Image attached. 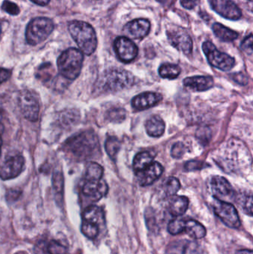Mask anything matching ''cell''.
<instances>
[{"label":"cell","mask_w":253,"mask_h":254,"mask_svg":"<svg viewBox=\"0 0 253 254\" xmlns=\"http://www.w3.org/2000/svg\"><path fill=\"white\" fill-rule=\"evenodd\" d=\"M200 0H181L183 7L189 10L195 8L199 4Z\"/></svg>","instance_id":"obj_38"},{"label":"cell","mask_w":253,"mask_h":254,"mask_svg":"<svg viewBox=\"0 0 253 254\" xmlns=\"http://www.w3.org/2000/svg\"><path fill=\"white\" fill-rule=\"evenodd\" d=\"M212 208L215 214L224 222V225L233 229L240 228L239 213L231 203L215 198L212 203Z\"/></svg>","instance_id":"obj_9"},{"label":"cell","mask_w":253,"mask_h":254,"mask_svg":"<svg viewBox=\"0 0 253 254\" xmlns=\"http://www.w3.org/2000/svg\"><path fill=\"white\" fill-rule=\"evenodd\" d=\"M168 39L173 47L183 52L184 55H190L193 52V43L191 37L184 28L176 27L168 30Z\"/></svg>","instance_id":"obj_11"},{"label":"cell","mask_w":253,"mask_h":254,"mask_svg":"<svg viewBox=\"0 0 253 254\" xmlns=\"http://www.w3.org/2000/svg\"><path fill=\"white\" fill-rule=\"evenodd\" d=\"M105 225V213L101 207L91 205L83 212L81 231L85 237L91 240L96 238Z\"/></svg>","instance_id":"obj_4"},{"label":"cell","mask_w":253,"mask_h":254,"mask_svg":"<svg viewBox=\"0 0 253 254\" xmlns=\"http://www.w3.org/2000/svg\"><path fill=\"white\" fill-rule=\"evenodd\" d=\"M214 34L220 40L224 42H232L236 40L239 34L230 28L221 25V23H215L212 25Z\"/></svg>","instance_id":"obj_25"},{"label":"cell","mask_w":253,"mask_h":254,"mask_svg":"<svg viewBox=\"0 0 253 254\" xmlns=\"http://www.w3.org/2000/svg\"><path fill=\"white\" fill-rule=\"evenodd\" d=\"M233 80L236 83H239L241 85H246L248 83V79L246 76L244 75L242 73H236L233 75Z\"/></svg>","instance_id":"obj_39"},{"label":"cell","mask_w":253,"mask_h":254,"mask_svg":"<svg viewBox=\"0 0 253 254\" xmlns=\"http://www.w3.org/2000/svg\"><path fill=\"white\" fill-rule=\"evenodd\" d=\"M241 207L246 214L253 216V196L251 194L246 195L243 199L241 200Z\"/></svg>","instance_id":"obj_34"},{"label":"cell","mask_w":253,"mask_h":254,"mask_svg":"<svg viewBox=\"0 0 253 254\" xmlns=\"http://www.w3.org/2000/svg\"><path fill=\"white\" fill-rule=\"evenodd\" d=\"M239 254H253V252L251 250L240 251Z\"/></svg>","instance_id":"obj_43"},{"label":"cell","mask_w":253,"mask_h":254,"mask_svg":"<svg viewBox=\"0 0 253 254\" xmlns=\"http://www.w3.org/2000/svg\"><path fill=\"white\" fill-rule=\"evenodd\" d=\"M212 10L226 19L238 20L242 16V10L232 0H209Z\"/></svg>","instance_id":"obj_14"},{"label":"cell","mask_w":253,"mask_h":254,"mask_svg":"<svg viewBox=\"0 0 253 254\" xmlns=\"http://www.w3.org/2000/svg\"><path fill=\"white\" fill-rule=\"evenodd\" d=\"M155 153L152 151H144L135 155L133 161V168L135 173L147 168L153 162Z\"/></svg>","instance_id":"obj_24"},{"label":"cell","mask_w":253,"mask_h":254,"mask_svg":"<svg viewBox=\"0 0 253 254\" xmlns=\"http://www.w3.org/2000/svg\"><path fill=\"white\" fill-rule=\"evenodd\" d=\"M172 254H200V248L195 242L183 241L177 242L173 246H171Z\"/></svg>","instance_id":"obj_22"},{"label":"cell","mask_w":253,"mask_h":254,"mask_svg":"<svg viewBox=\"0 0 253 254\" xmlns=\"http://www.w3.org/2000/svg\"><path fill=\"white\" fill-rule=\"evenodd\" d=\"M83 63V54L79 49L70 48L58 58V69L62 77L74 80L80 75Z\"/></svg>","instance_id":"obj_3"},{"label":"cell","mask_w":253,"mask_h":254,"mask_svg":"<svg viewBox=\"0 0 253 254\" xmlns=\"http://www.w3.org/2000/svg\"><path fill=\"white\" fill-rule=\"evenodd\" d=\"M189 198L186 196H174L171 198L168 205V210L172 216H180L187 212L189 207Z\"/></svg>","instance_id":"obj_21"},{"label":"cell","mask_w":253,"mask_h":254,"mask_svg":"<svg viewBox=\"0 0 253 254\" xmlns=\"http://www.w3.org/2000/svg\"><path fill=\"white\" fill-rule=\"evenodd\" d=\"M11 73L6 68H0V85L10 78Z\"/></svg>","instance_id":"obj_40"},{"label":"cell","mask_w":253,"mask_h":254,"mask_svg":"<svg viewBox=\"0 0 253 254\" xmlns=\"http://www.w3.org/2000/svg\"><path fill=\"white\" fill-rule=\"evenodd\" d=\"M202 49L207 58L208 62L215 68L221 71H228L234 67L236 64L234 58L227 54L220 52L211 42H204Z\"/></svg>","instance_id":"obj_8"},{"label":"cell","mask_w":253,"mask_h":254,"mask_svg":"<svg viewBox=\"0 0 253 254\" xmlns=\"http://www.w3.org/2000/svg\"><path fill=\"white\" fill-rule=\"evenodd\" d=\"M18 105L21 113L27 120L32 122L38 120L40 104L34 92L29 90L21 91L18 97Z\"/></svg>","instance_id":"obj_10"},{"label":"cell","mask_w":253,"mask_h":254,"mask_svg":"<svg viewBox=\"0 0 253 254\" xmlns=\"http://www.w3.org/2000/svg\"><path fill=\"white\" fill-rule=\"evenodd\" d=\"M68 31L82 53L91 55L95 52L98 38L92 25L83 21H71L68 25Z\"/></svg>","instance_id":"obj_2"},{"label":"cell","mask_w":253,"mask_h":254,"mask_svg":"<svg viewBox=\"0 0 253 254\" xmlns=\"http://www.w3.org/2000/svg\"><path fill=\"white\" fill-rule=\"evenodd\" d=\"M150 21L146 19H137L129 22L124 27V31L134 39H143L150 31Z\"/></svg>","instance_id":"obj_19"},{"label":"cell","mask_w":253,"mask_h":254,"mask_svg":"<svg viewBox=\"0 0 253 254\" xmlns=\"http://www.w3.org/2000/svg\"><path fill=\"white\" fill-rule=\"evenodd\" d=\"M134 77L130 72L120 68L108 70L102 77V86L104 90L118 92L129 89L134 84Z\"/></svg>","instance_id":"obj_6"},{"label":"cell","mask_w":253,"mask_h":254,"mask_svg":"<svg viewBox=\"0 0 253 254\" xmlns=\"http://www.w3.org/2000/svg\"><path fill=\"white\" fill-rule=\"evenodd\" d=\"M120 147H121V143L116 137H109L105 141V151L111 159H115Z\"/></svg>","instance_id":"obj_28"},{"label":"cell","mask_w":253,"mask_h":254,"mask_svg":"<svg viewBox=\"0 0 253 254\" xmlns=\"http://www.w3.org/2000/svg\"><path fill=\"white\" fill-rule=\"evenodd\" d=\"M1 145H2V140H1V134H0V155H1Z\"/></svg>","instance_id":"obj_45"},{"label":"cell","mask_w":253,"mask_h":254,"mask_svg":"<svg viewBox=\"0 0 253 254\" xmlns=\"http://www.w3.org/2000/svg\"><path fill=\"white\" fill-rule=\"evenodd\" d=\"M31 1L35 3V4H38V5L45 6L49 4L50 0H31Z\"/></svg>","instance_id":"obj_41"},{"label":"cell","mask_w":253,"mask_h":254,"mask_svg":"<svg viewBox=\"0 0 253 254\" xmlns=\"http://www.w3.org/2000/svg\"><path fill=\"white\" fill-rule=\"evenodd\" d=\"M99 141L95 133L84 131L68 138L65 142V150L78 159L92 158L100 151Z\"/></svg>","instance_id":"obj_1"},{"label":"cell","mask_w":253,"mask_h":254,"mask_svg":"<svg viewBox=\"0 0 253 254\" xmlns=\"http://www.w3.org/2000/svg\"><path fill=\"white\" fill-rule=\"evenodd\" d=\"M162 101V95L157 92H144L137 95L132 101V107L135 110H147L158 104Z\"/></svg>","instance_id":"obj_18"},{"label":"cell","mask_w":253,"mask_h":254,"mask_svg":"<svg viewBox=\"0 0 253 254\" xmlns=\"http://www.w3.org/2000/svg\"><path fill=\"white\" fill-rule=\"evenodd\" d=\"M181 188L179 180L175 177H169L163 184V189L168 196L175 195Z\"/></svg>","instance_id":"obj_29"},{"label":"cell","mask_w":253,"mask_h":254,"mask_svg":"<svg viewBox=\"0 0 253 254\" xmlns=\"http://www.w3.org/2000/svg\"><path fill=\"white\" fill-rule=\"evenodd\" d=\"M168 232L172 235L188 234L191 238L199 240L206 236V230L202 224L194 219H174L169 222L167 227Z\"/></svg>","instance_id":"obj_7"},{"label":"cell","mask_w":253,"mask_h":254,"mask_svg":"<svg viewBox=\"0 0 253 254\" xmlns=\"http://www.w3.org/2000/svg\"><path fill=\"white\" fill-rule=\"evenodd\" d=\"M1 25H0V34H1Z\"/></svg>","instance_id":"obj_46"},{"label":"cell","mask_w":253,"mask_h":254,"mask_svg":"<svg viewBox=\"0 0 253 254\" xmlns=\"http://www.w3.org/2000/svg\"><path fill=\"white\" fill-rule=\"evenodd\" d=\"M157 1L160 2V4H163V5H169V4H172L173 0H157Z\"/></svg>","instance_id":"obj_42"},{"label":"cell","mask_w":253,"mask_h":254,"mask_svg":"<svg viewBox=\"0 0 253 254\" xmlns=\"http://www.w3.org/2000/svg\"><path fill=\"white\" fill-rule=\"evenodd\" d=\"M184 84L194 92H204L213 87L214 80L210 76H194L184 79Z\"/></svg>","instance_id":"obj_20"},{"label":"cell","mask_w":253,"mask_h":254,"mask_svg":"<svg viewBox=\"0 0 253 254\" xmlns=\"http://www.w3.org/2000/svg\"><path fill=\"white\" fill-rule=\"evenodd\" d=\"M159 74L163 78L173 79L177 78L181 72V68L178 65L171 64H164L160 65L159 68Z\"/></svg>","instance_id":"obj_26"},{"label":"cell","mask_w":253,"mask_h":254,"mask_svg":"<svg viewBox=\"0 0 253 254\" xmlns=\"http://www.w3.org/2000/svg\"><path fill=\"white\" fill-rule=\"evenodd\" d=\"M3 131H4V126H3L2 124L0 122V134H2Z\"/></svg>","instance_id":"obj_44"},{"label":"cell","mask_w":253,"mask_h":254,"mask_svg":"<svg viewBox=\"0 0 253 254\" xmlns=\"http://www.w3.org/2000/svg\"><path fill=\"white\" fill-rule=\"evenodd\" d=\"M25 165V159L22 155H14L7 158L0 170V178L3 180L14 179L19 176Z\"/></svg>","instance_id":"obj_15"},{"label":"cell","mask_w":253,"mask_h":254,"mask_svg":"<svg viewBox=\"0 0 253 254\" xmlns=\"http://www.w3.org/2000/svg\"><path fill=\"white\" fill-rule=\"evenodd\" d=\"M241 48L244 52L248 55H251L253 54V34H251L248 37L244 40L241 44Z\"/></svg>","instance_id":"obj_36"},{"label":"cell","mask_w":253,"mask_h":254,"mask_svg":"<svg viewBox=\"0 0 253 254\" xmlns=\"http://www.w3.org/2000/svg\"><path fill=\"white\" fill-rule=\"evenodd\" d=\"M103 175V168L97 163L92 162L87 166L86 181L101 180Z\"/></svg>","instance_id":"obj_27"},{"label":"cell","mask_w":253,"mask_h":254,"mask_svg":"<svg viewBox=\"0 0 253 254\" xmlns=\"http://www.w3.org/2000/svg\"><path fill=\"white\" fill-rule=\"evenodd\" d=\"M186 152H187V147L185 145L181 142H178L172 146L171 155L174 158H181L184 156Z\"/></svg>","instance_id":"obj_31"},{"label":"cell","mask_w":253,"mask_h":254,"mask_svg":"<svg viewBox=\"0 0 253 254\" xmlns=\"http://www.w3.org/2000/svg\"><path fill=\"white\" fill-rule=\"evenodd\" d=\"M1 8H2V10H4L6 13L13 15V16H16V15L19 14V7H18L17 4L9 1V0H4V1H3Z\"/></svg>","instance_id":"obj_32"},{"label":"cell","mask_w":253,"mask_h":254,"mask_svg":"<svg viewBox=\"0 0 253 254\" xmlns=\"http://www.w3.org/2000/svg\"><path fill=\"white\" fill-rule=\"evenodd\" d=\"M163 173V166L160 163L152 162L144 170L137 172L136 177L138 184L141 186L146 187L152 185L161 176Z\"/></svg>","instance_id":"obj_16"},{"label":"cell","mask_w":253,"mask_h":254,"mask_svg":"<svg viewBox=\"0 0 253 254\" xmlns=\"http://www.w3.org/2000/svg\"><path fill=\"white\" fill-rule=\"evenodd\" d=\"M54 28L53 21L46 17L33 19L28 23L25 31V38L28 44L36 46L49 37Z\"/></svg>","instance_id":"obj_5"},{"label":"cell","mask_w":253,"mask_h":254,"mask_svg":"<svg viewBox=\"0 0 253 254\" xmlns=\"http://www.w3.org/2000/svg\"><path fill=\"white\" fill-rule=\"evenodd\" d=\"M48 252L49 254H66L67 253L66 248L65 246L54 241L49 243L48 246Z\"/></svg>","instance_id":"obj_33"},{"label":"cell","mask_w":253,"mask_h":254,"mask_svg":"<svg viewBox=\"0 0 253 254\" xmlns=\"http://www.w3.org/2000/svg\"><path fill=\"white\" fill-rule=\"evenodd\" d=\"M114 49L119 59L123 63H130L138 56L136 45L126 37H119L114 41Z\"/></svg>","instance_id":"obj_12"},{"label":"cell","mask_w":253,"mask_h":254,"mask_svg":"<svg viewBox=\"0 0 253 254\" xmlns=\"http://www.w3.org/2000/svg\"><path fill=\"white\" fill-rule=\"evenodd\" d=\"M126 113L123 109H114L110 111V120L114 122H122L126 119Z\"/></svg>","instance_id":"obj_35"},{"label":"cell","mask_w":253,"mask_h":254,"mask_svg":"<svg viewBox=\"0 0 253 254\" xmlns=\"http://www.w3.org/2000/svg\"><path fill=\"white\" fill-rule=\"evenodd\" d=\"M53 185L55 192L56 195L60 196L62 195V190H63V178L60 173H56L53 174Z\"/></svg>","instance_id":"obj_30"},{"label":"cell","mask_w":253,"mask_h":254,"mask_svg":"<svg viewBox=\"0 0 253 254\" xmlns=\"http://www.w3.org/2000/svg\"><path fill=\"white\" fill-rule=\"evenodd\" d=\"M108 185L105 181H86L83 187V192L86 197L94 201H98L103 198L108 192Z\"/></svg>","instance_id":"obj_17"},{"label":"cell","mask_w":253,"mask_h":254,"mask_svg":"<svg viewBox=\"0 0 253 254\" xmlns=\"http://www.w3.org/2000/svg\"><path fill=\"white\" fill-rule=\"evenodd\" d=\"M146 130H147V134L151 137H160L164 133V122L159 116H152L147 120V123H146Z\"/></svg>","instance_id":"obj_23"},{"label":"cell","mask_w":253,"mask_h":254,"mask_svg":"<svg viewBox=\"0 0 253 254\" xmlns=\"http://www.w3.org/2000/svg\"><path fill=\"white\" fill-rule=\"evenodd\" d=\"M249 1H252V0H249Z\"/></svg>","instance_id":"obj_47"},{"label":"cell","mask_w":253,"mask_h":254,"mask_svg":"<svg viewBox=\"0 0 253 254\" xmlns=\"http://www.w3.org/2000/svg\"><path fill=\"white\" fill-rule=\"evenodd\" d=\"M210 188L212 194L217 199L228 202L234 198V190L225 178L214 176L211 179Z\"/></svg>","instance_id":"obj_13"},{"label":"cell","mask_w":253,"mask_h":254,"mask_svg":"<svg viewBox=\"0 0 253 254\" xmlns=\"http://www.w3.org/2000/svg\"><path fill=\"white\" fill-rule=\"evenodd\" d=\"M205 164L203 162L197 161H192L187 162L185 164V168L187 170H202L205 167Z\"/></svg>","instance_id":"obj_37"}]
</instances>
